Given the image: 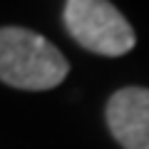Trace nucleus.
<instances>
[{"label":"nucleus","mask_w":149,"mask_h":149,"mask_svg":"<svg viewBox=\"0 0 149 149\" xmlns=\"http://www.w3.org/2000/svg\"><path fill=\"white\" fill-rule=\"evenodd\" d=\"M70 62L65 55L27 27H0V82L15 90H52L67 77Z\"/></svg>","instance_id":"nucleus-1"},{"label":"nucleus","mask_w":149,"mask_h":149,"mask_svg":"<svg viewBox=\"0 0 149 149\" xmlns=\"http://www.w3.org/2000/svg\"><path fill=\"white\" fill-rule=\"evenodd\" d=\"M62 20L74 42L102 57H122L137 45L132 25L109 0H67Z\"/></svg>","instance_id":"nucleus-2"},{"label":"nucleus","mask_w":149,"mask_h":149,"mask_svg":"<svg viewBox=\"0 0 149 149\" xmlns=\"http://www.w3.org/2000/svg\"><path fill=\"white\" fill-rule=\"evenodd\" d=\"M107 127L124 149H149V90L122 87L107 100Z\"/></svg>","instance_id":"nucleus-3"}]
</instances>
